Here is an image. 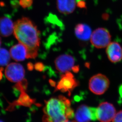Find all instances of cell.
<instances>
[{
  "label": "cell",
  "mask_w": 122,
  "mask_h": 122,
  "mask_svg": "<svg viewBox=\"0 0 122 122\" xmlns=\"http://www.w3.org/2000/svg\"><path fill=\"white\" fill-rule=\"evenodd\" d=\"M14 34L19 43L26 48V58H35L40 45V31L35 23L27 17L17 20L14 23Z\"/></svg>",
  "instance_id": "1"
},
{
  "label": "cell",
  "mask_w": 122,
  "mask_h": 122,
  "mask_svg": "<svg viewBox=\"0 0 122 122\" xmlns=\"http://www.w3.org/2000/svg\"><path fill=\"white\" fill-rule=\"evenodd\" d=\"M43 111L42 122H65L74 116L70 101L61 95L45 101Z\"/></svg>",
  "instance_id": "2"
},
{
  "label": "cell",
  "mask_w": 122,
  "mask_h": 122,
  "mask_svg": "<svg viewBox=\"0 0 122 122\" xmlns=\"http://www.w3.org/2000/svg\"><path fill=\"white\" fill-rule=\"evenodd\" d=\"M109 80L102 74H97L90 78L89 87L90 90L95 94L100 95L104 93L109 87Z\"/></svg>",
  "instance_id": "3"
},
{
  "label": "cell",
  "mask_w": 122,
  "mask_h": 122,
  "mask_svg": "<svg viewBox=\"0 0 122 122\" xmlns=\"http://www.w3.org/2000/svg\"><path fill=\"white\" fill-rule=\"evenodd\" d=\"M91 42L98 49L106 47L109 44L111 36L108 30L104 28H98L93 31L91 37Z\"/></svg>",
  "instance_id": "4"
},
{
  "label": "cell",
  "mask_w": 122,
  "mask_h": 122,
  "mask_svg": "<svg viewBox=\"0 0 122 122\" xmlns=\"http://www.w3.org/2000/svg\"><path fill=\"white\" fill-rule=\"evenodd\" d=\"M61 79L58 82L55 91L60 90L62 92H68L70 96L72 91L78 86V81L75 78L74 75L70 72H67L61 75Z\"/></svg>",
  "instance_id": "5"
},
{
  "label": "cell",
  "mask_w": 122,
  "mask_h": 122,
  "mask_svg": "<svg viewBox=\"0 0 122 122\" xmlns=\"http://www.w3.org/2000/svg\"><path fill=\"white\" fill-rule=\"evenodd\" d=\"M77 122H90L97 119V108L82 104L79 106L75 113Z\"/></svg>",
  "instance_id": "6"
},
{
  "label": "cell",
  "mask_w": 122,
  "mask_h": 122,
  "mask_svg": "<svg viewBox=\"0 0 122 122\" xmlns=\"http://www.w3.org/2000/svg\"><path fill=\"white\" fill-rule=\"evenodd\" d=\"M25 70L20 63H12L7 65L5 75L7 79L13 83H18L24 79Z\"/></svg>",
  "instance_id": "7"
},
{
  "label": "cell",
  "mask_w": 122,
  "mask_h": 122,
  "mask_svg": "<svg viewBox=\"0 0 122 122\" xmlns=\"http://www.w3.org/2000/svg\"><path fill=\"white\" fill-rule=\"evenodd\" d=\"M116 113L115 107L111 103L103 102L97 108V119L101 122H110L114 118Z\"/></svg>",
  "instance_id": "8"
},
{
  "label": "cell",
  "mask_w": 122,
  "mask_h": 122,
  "mask_svg": "<svg viewBox=\"0 0 122 122\" xmlns=\"http://www.w3.org/2000/svg\"><path fill=\"white\" fill-rule=\"evenodd\" d=\"M74 57L69 54H62L55 59V64L57 70L61 73H66L72 70L75 66Z\"/></svg>",
  "instance_id": "9"
},
{
  "label": "cell",
  "mask_w": 122,
  "mask_h": 122,
  "mask_svg": "<svg viewBox=\"0 0 122 122\" xmlns=\"http://www.w3.org/2000/svg\"><path fill=\"white\" fill-rule=\"evenodd\" d=\"M107 57L113 63H116L122 59V49L120 44L116 42L110 43L106 50Z\"/></svg>",
  "instance_id": "10"
},
{
  "label": "cell",
  "mask_w": 122,
  "mask_h": 122,
  "mask_svg": "<svg viewBox=\"0 0 122 122\" xmlns=\"http://www.w3.org/2000/svg\"><path fill=\"white\" fill-rule=\"evenodd\" d=\"M77 3V0H56V7L60 13L69 14L73 12Z\"/></svg>",
  "instance_id": "11"
},
{
  "label": "cell",
  "mask_w": 122,
  "mask_h": 122,
  "mask_svg": "<svg viewBox=\"0 0 122 122\" xmlns=\"http://www.w3.org/2000/svg\"><path fill=\"white\" fill-rule=\"evenodd\" d=\"M14 23L9 17H0V35L3 37L10 36L14 33Z\"/></svg>",
  "instance_id": "12"
},
{
  "label": "cell",
  "mask_w": 122,
  "mask_h": 122,
  "mask_svg": "<svg viewBox=\"0 0 122 122\" xmlns=\"http://www.w3.org/2000/svg\"><path fill=\"white\" fill-rule=\"evenodd\" d=\"M27 49L24 45L19 43L12 46L10 50L11 57L15 61H23L26 58Z\"/></svg>",
  "instance_id": "13"
},
{
  "label": "cell",
  "mask_w": 122,
  "mask_h": 122,
  "mask_svg": "<svg viewBox=\"0 0 122 122\" xmlns=\"http://www.w3.org/2000/svg\"><path fill=\"white\" fill-rule=\"evenodd\" d=\"M75 33L77 38L79 40L87 41L91 39L92 31L91 28L87 25L79 23L75 27Z\"/></svg>",
  "instance_id": "14"
},
{
  "label": "cell",
  "mask_w": 122,
  "mask_h": 122,
  "mask_svg": "<svg viewBox=\"0 0 122 122\" xmlns=\"http://www.w3.org/2000/svg\"><path fill=\"white\" fill-rule=\"evenodd\" d=\"M21 94L19 99L13 103L10 104L9 110H12L15 105H23L26 107H30L35 102L34 99H31L25 92V91L21 92Z\"/></svg>",
  "instance_id": "15"
},
{
  "label": "cell",
  "mask_w": 122,
  "mask_h": 122,
  "mask_svg": "<svg viewBox=\"0 0 122 122\" xmlns=\"http://www.w3.org/2000/svg\"><path fill=\"white\" fill-rule=\"evenodd\" d=\"M10 53L4 48L0 49V66H7L10 60Z\"/></svg>",
  "instance_id": "16"
},
{
  "label": "cell",
  "mask_w": 122,
  "mask_h": 122,
  "mask_svg": "<svg viewBox=\"0 0 122 122\" xmlns=\"http://www.w3.org/2000/svg\"><path fill=\"white\" fill-rule=\"evenodd\" d=\"M28 86V82L27 80L23 79L22 81L18 82L15 84V89L20 92L22 91H25Z\"/></svg>",
  "instance_id": "17"
},
{
  "label": "cell",
  "mask_w": 122,
  "mask_h": 122,
  "mask_svg": "<svg viewBox=\"0 0 122 122\" xmlns=\"http://www.w3.org/2000/svg\"><path fill=\"white\" fill-rule=\"evenodd\" d=\"M47 19L50 22L52 23L57 25L59 26H62V23L60 22L59 19L55 15L52 14H50L47 17Z\"/></svg>",
  "instance_id": "18"
},
{
  "label": "cell",
  "mask_w": 122,
  "mask_h": 122,
  "mask_svg": "<svg viewBox=\"0 0 122 122\" xmlns=\"http://www.w3.org/2000/svg\"><path fill=\"white\" fill-rule=\"evenodd\" d=\"M20 5L23 8L31 7L33 4V0H20Z\"/></svg>",
  "instance_id": "19"
},
{
  "label": "cell",
  "mask_w": 122,
  "mask_h": 122,
  "mask_svg": "<svg viewBox=\"0 0 122 122\" xmlns=\"http://www.w3.org/2000/svg\"><path fill=\"white\" fill-rule=\"evenodd\" d=\"M34 67L36 70L38 72H41L44 70L45 66L44 63L42 62H38L35 63Z\"/></svg>",
  "instance_id": "20"
},
{
  "label": "cell",
  "mask_w": 122,
  "mask_h": 122,
  "mask_svg": "<svg viewBox=\"0 0 122 122\" xmlns=\"http://www.w3.org/2000/svg\"><path fill=\"white\" fill-rule=\"evenodd\" d=\"M112 122H122V111H119L115 115Z\"/></svg>",
  "instance_id": "21"
},
{
  "label": "cell",
  "mask_w": 122,
  "mask_h": 122,
  "mask_svg": "<svg viewBox=\"0 0 122 122\" xmlns=\"http://www.w3.org/2000/svg\"><path fill=\"white\" fill-rule=\"evenodd\" d=\"M27 67L28 70L31 71L33 70L34 68V66L32 64V63L31 62H29L27 64Z\"/></svg>",
  "instance_id": "22"
},
{
  "label": "cell",
  "mask_w": 122,
  "mask_h": 122,
  "mask_svg": "<svg viewBox=\"0 0 122 122\" xmlns=\"http://www.w3.org/2000/svg\"><path fill=\"white\" fill-rule=\"evenodd\" d=\"M73 72L74 73H77L79 71V67L78 66H75L72 69Z\"/></svg>",
  "instance_id": "23"
},
{
  "label": "cell",
  "mask_w": 122,
  "mask_h": 122,
  "mask_svg": "<svg viewBox=\"0 0 122 122\" xmlns=\"http://www.w3.org/2000/svg\"><path fill=\"white\" fill-rule=\"evenodd\" d=\"M3 68L2 67H0V81L2 79V77H3V73H2V71H3Z\"/></svg>",
  "instance_id": "24"
},
{
  "label": "cell",
  "mask_w": 122,
  "mask_h": 122,
  "mask_svg": "<svg viewBox=\"0 0 122 122\" xmlns=\"http://www.w3.org/2000/svg\"><path fill=\"white\" fill-rule=\"evenodd\" d=\"M49 83L51 84V85L52 86H56V82H55L54 81L50 79L49 80Z\"/></svg>",
  "instance_id": "25"
},
{
  "label": "cell",
  "mask_w": 122,
  "mask_h": 122,
  "mask_svg": "<svg viewBox=\"0 0 122 122\" xmlns=\"http://www.w3.org/2000/svg\"><path fill=\"white\" fill-rule=\"evenodd\" d=\"M65 122H77L76 121H69L68 120L67 121H65Z\"/></svg>",
  "instance_id": "26"
},
{
  "label": "cell",
  "mask_w": 122,
  "mask_h": 122,
  "mask_svg": "<svg viewBox=\"0 0 122 122\" xmlns=\"http://www.w3.org/2000/svg\"><path fill=\"white\" fill-rule=\"evenodd\" d=\"M1 43H2V41H1V38L0 37V46H1Z\"/></svg>",
  "instance_id": "27"
},
{
  "label": "cell",
  "mask_w": 122,
  "mask_h": 122,
  "mask_svg": "<svg viewBox=\"0 0 122 122\" xmlns=\"http://www.w3.org/2000/svg\"><path fill=\"white\" fill-rule=\"evenodd\" d=\"M0 122H4L3 121H2L1 120H0Z\"/></svg>",
  "instance_id": "28"
},
{
  "label": "cell",
  "mask_w": 122,
  "mask_h": 122,
  "mask_svg": "<svg viewBox=\"0 0 122 122\" xmlns=\"http://www.w3.org/2000/svg\"></svg>",
  "instance_id": "29"
}]
</instances>
